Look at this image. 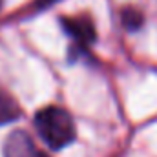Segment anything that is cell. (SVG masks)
<instances>
[{"label":"cell","mask_w":157,"mask_h":157,"mask_svg":"<svg viewBox=\"0 0 157 157\" xmlns=\"http://www.w3.org/2000/svg\"><path fill=\"white\" fill-rule=\"evenodd\" d=\"M0 7H2V0H0Z\"/></svg>","instance_id":"cell-7"},{"label":"cell","mask_w":157,"mask_h":157,"mask_svg":"<svg viewBox=\"0 0 157 157\" xmlns=\"http://www.w3.org/2000/svg\"><path fill=\"white\" fill-rule=\"evenodd\" d=\"M39 135L51 150H62L75 141V122L71 115L57 106H48L35 115Z\"/></svg>","instance_id":"cell-1"},{"label":"cell","mask_w":157,"mask_h":157,"mask_svg":"<svg viewBox=\"0 0 157 157\" xmlns=\"http://www.w3.org/2000/svg\"><path fill=\"white\" fill-rule=\"evenodd\" d=\"M121 20H122V26L126 29H130V31H135V29H139L143 26V15L135 7H126L121 13Z\"/></svg>","instance_id":"cell-5"},{"label":"cell","mask_w":157,"mask_h":157,"mask_svg":"<svg viewBox=\"0 0 157 157\" xmlns=\"http://www.w3.org/2000/svg\"><path fill=\"white\" fill-rule=\"evenodd\" d=\"M18 117H20V108L17 101L0 88V126L15 122Z\"/></svg>","instance_id":"cell-4"},{"label":"cell","mask_w":157,"mask_h":157,"mask_svg":"<svg viewBox=\"0 0 157 157\" xmlns=\"http://www.w3.org/2000/svg\"><path fill=\"white\" fill-rule=\"evenodd\" d=\"M40 157H48V155H44V154H40Z\"/></svg>","instance_id":"cell-6"},{"label":"cell","mask_w":157,"mask_h":157,"mask_svg":"<svg viewBox=\"0 0 157 157\" xmlns=\"http://www.w3.org/2000/svg\"><path fill=\"white\" fill-rule=\"evenodd\" d=\"M62 28L64 31L71 37V39L77 42V48L78 49H88L90 44L95 42V26L93 22L88 18V17H64L62 18ZM75 48V49H77Z\"/></svg>","instance_id":"cell-2"},{"label":"cell","mask_w":157,"mask_h":157,"mask_svg":"<svg viewBox=\"0 0 157 157\" xmlns=\"http://www.w3.org/2000/svg\"><path fill=\"white\" fill-rule=\"evenodd\" d=\"M4 157H40V154L35 148L33 139L26 132L15 130L4 143Z\"/></svg>","instance_id":"cell-3"}]
</instances>
